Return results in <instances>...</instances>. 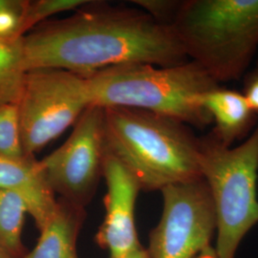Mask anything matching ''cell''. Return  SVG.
Returning <instances> with one entry per match:
<instances>
[{"instance_id":"cell-5","label":"cell","mask_w":258,"mask_h":258,"mask_svg":"<svg viewBox=\"0 0 258 258\" xmlns=\"http://www.w3.org/2000/svg\"><path fill=\"white\" fill-rule=\"evenodd\" d=\"M200 167L216 215V258H235L258 223V121L236 148L224 147L211 133L200 139Z\"/></svg>"},{"instance_id":"cell-2","label":"cell","mask_w":258,"mask_h":258,"mask_svg":"<svg viewBox=\"0 0 258 258\" xmlns=\"http://www.w3.org/2000/svg\"><path fill=\"white\" fill-rule=\"evenodd\" d=\"M104 108L105 148L144 191L202 178L200 139L187 124L150 111Z\"/></svg>"},{"instance_id":"cell-8","label":"cell","mask_w":258,"mask_h":258,"mask_svg":"<svg viewBox=\"0 0 258 258\" xmlns=\"http://www.w3.org/2000/svg\"><path fill=\"white\" fill-rule=\"evenodd\" d=\"M104 108L91 104L59 148L40 160L47 180L57 198L86 208L102 178Z\"/></svg>"},{"instance_id":"cell-4","label":"cell","mask_w":258,"mask_h":258,"mask_svg":"<svg viewBox=\"0 0 258 258\" xmlns=\"http://www.w3.org/2000/svg\"><path fill=\"white\" fill-rule=\"evenodd\" d=\"M171 26L188 59L218 84L240 80L258 54V0L182 1Z\"/></svg>"},{"instance_id":"cell-17","label":"cell","mask_w":258,"mask_h":258,"mask_svg":"<svg viewBox=\"0 0 258 258\" xmlns=\"http://www.w3.org/2000/svg\"><path fill=\"white\" fill-rule=\"evenodd\" d=\"M158 22L171 26L182 1L178 0H134L132 1Z\"/></svg>"},{"instance_id":"cell-21","label":"cell","mask_w":258,"mask_h":258,"mask_svg":"<svg viewBox=\"0 0 258 258\" xmlns=\"http://www.w3.org/2000/svg\"><path fill=\"white\" fill-rule=\"evenodd\" d=\"M197 258H216L214 248L213 247H210L209 249L204 250L203 252Z\"/></svg>"},{"instance_id":"cell-1","label":"cell","mask_w":258,"mask_h":258,"mask_svg":"<svg viewBox=\"0 0 258 258\" xmlns=\"http://www.w3.org/2000/svg\"><path fill=\"white\" fill-rule=\"evenodd\" d=\"M24 71L54 68L82 76L124 64L169 67L189 59L172 26L143 10L89 1L21 37Z\"/></svg>"},{"instance_id":"cell-10","label":"cell","mask_w":258,"mask_h":258,"mask_svg":"<svg viewBox=\"0 0 258 258\" xmlns=\"http://www.w3.org/2000/svg\"><path fill=\"white\" fill-rule=\"evenodd\" d=\"M0 189L19 196L38 231L55 212L57 197L35 156L13 158L0 154Z\"/></svg>"},{"instance_id":"cell-15","label":"cell","mask_w":258,"mask_h":258,"mask_svg":"<svg viewBox=\"0 0 258 258\" xmlns=\"http://www.w3.org/2000/svg\"><path fill=\"white\" fill-rule=\"evenodd\" d=\"M90 0H34L27 1L22 18L21 35L37 27L54 15L76 11L87 4Z\"/></svg>"},{"instance_id":"cell-19","label":"cell","mask_w":258,"mask_h":258,"mask_svg":"<svg viewBox=\"0 0 258 258\" xmlns=\"http://www.w3.org/2000/svg\"><path fill=\"white\" fill-rule=\"evenodd\" d=\"M110 258H149L148 257V251L147 249L142 246L138 249H134L130 251L128 253L119 255V256H110Z\"/></svg>"},{"instance_id":"cell-6","label":"cell","mask_w":258,"mask_h":258,"mask_svg":"<svg viewBox=\"0 0 258 258\" xmlns=\"http://www.w3.org/2000/svg\"><path fill=\"white\" fill-rule=\"evenodd\" d=\"M24 153L35 156L92 104L86 78L54 68L25 72L18 101Z\"/></svg>"},{"instance_id":"cell-18","label":"cell","mask_w":258,"mask_h":258,"mask_svg":"<svg viewBox=\"0 0 258 258\" xmlns=\"http://www.w3.org/2000/svg\"><path fill=\"white\" fill-rule=\"evenodd\" d=\"M250 109L258 115V61L256 67L248 75L244 83V92Z\"/></svg>"},{"instance_id":"cell-9","label":"cell","mask_w":258,"mask_h":258,"mask_svg":"<svg viewBox=\"0 0 258 258\" xmlns=\"http://www.w3.org/2000/svg\"><path fill=\"white\" fill-rule=\"evenodd\" d=\"M102 177L107 191L103 199L105 215L95 235V242L109 256H119L138 249L136 202L141 191L134 176L106 148Z\"/></svg>"},{"instance_id":"cell-3","label":"cell","mask_w":258,"mask_h":258,"mask_svg":"<svg viewBox=\"0 0 258 258\" xmlns=\"http://www.w3.org/2000/svg\"><path fill=\"white\" fill-rule=\"evenodd\" d=\"M84 77L92 104L150 111L200 129L212 123L200 98L219 84L191 60L169 67L119 65Z\"/></svg>"},{"instance_id":"cell-22","label":"cell","mask_w":258,"mask_h":258,"mask_svg":"<svg viewBox=\"0 0 258 258\" xmlns=\"http://www.w3.org/2000/svg\"><path fill=\"white\" fill-rule=\"evenodd\" d=\"M0 258H13L9 256V255H7L6 253H4V252H2V251H0Z\"/></svg>"},{"instance_id":"cell-11","label":"cell","mask_w":258,"mask_h":258,"mask_svg":"<svg viewBox=\"0 0 258 258\" xmlns=\"http://www.w3.org/2000/svg\"><path fill=\"white\" fill-rule=\"evenodd\" d=\"M200 105L210 114L214 123L211 134L227 148L245 137L257 123L258 115L250 109L244 95L238 91L218 85L202 95Z\"/></svg>"},{"instance_id":"cell-16","label":"cell","mask_w":258,"mask_h":258,"mask_svg":"<svg viewBox=\"0 0 258 258\" xmlns=\"http://www.w3.org/2000/svg\"><path fill=\"white\" fill-rule=\"evenodd\" d=\"M0 154L13 158L26 155L21 140L19 108L15 102L0 104Z\"/></svg>"},{"instance_id":"cell-13","label":"cell","mask_w":258,"mask_h":258,"mask_svg":"<svg viewBox=\"0 0 258 258\" xmlns=\"http://www.w3.org/2000/svg\"><path fill=\"white\" fill-rule=\"evenodd\" d=\"M27 209L16 194L0 189V251L13 258H23L29 249L22 232Z\"/></svg>"},{"instance_id":"cell-20","label":"cell","mask_w":258,"mask_h":258,"mask_svg":"<svg viewBox=\"0 0 258 258\" xmlns=\"http://www.w3.org/2000/svg\"><path fill=\"white\" fill-rule=\"evenodd\" d=\"M20 0H0V11L16 7Z\"/></svg>"},{"instance_id":"cell-7","label":"cell","mask_w":258,"mask_h":258,"mask_svg":"<svg viewBox=\"0 0 258 258\" xmlns=\"http://www.w3.org/2000/svg\"><path fill=\"white\" fill-rule=\"evenodd\" d=\"M163 212L148 236L149 258H197L212 246L216 215L203 178L161 190Z\"/></svg>"},{"instance_id":"cell-14","label":"cell","mask_w":258,"mask_h":258,"mask_svg":"<svg viewBox=\"0 0 258 258\" xmlns=\"http://www.w3.org/2000/svg\"><path fill=\"white\" fill-rule=\"evenodd\" d=\"M20 39L0 38V104L19 101L25 74Z\"/></svg>"},{"instance_id":"cell-12","label":"cell","mask_w":258,"mask_h":258,"mask_svg":"<svg viewBox=\"0 0 258 258\" xmlns=\"http://www.w3.org/2000/svg\"><path fill=\"white\" fill-rule=\"evenodd\" d=\"M86 216L85 208L57 198L55 212L39 231L36 246L23 258H79L77 244Z\"/></svg>"}]
</instances>
